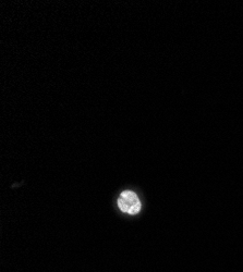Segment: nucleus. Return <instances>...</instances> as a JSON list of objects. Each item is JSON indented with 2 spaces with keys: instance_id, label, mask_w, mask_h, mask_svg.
Wrapping results in <instances>:
<instances>
[{
  "instance_id": "f257e3e1",
  "label": "nucleus",
  "mask_w": 243,
  "mask_h": 272,
  "mask_svg": "<svg viewBox=\"0 0 243 272\" xmlns=\"http://www.w3.org/2000/svg\"><path fill=\"white\" fill-rule=\"evenodd\" d=\"M118 207L128 215H136L141 210V202L134 192L124 191L118 198Z\"/></svg>"
}]
</instances>
